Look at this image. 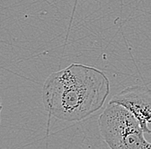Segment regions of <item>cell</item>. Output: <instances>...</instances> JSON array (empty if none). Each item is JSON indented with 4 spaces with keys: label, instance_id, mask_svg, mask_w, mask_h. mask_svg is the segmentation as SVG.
<instances>
[{
    "label": "cell",
    "instance_id": "1",
    "mask_svg": "<svg viewBox=\"0 0 151 149\" xmlns=\"http://www.w3.org/2000/svg\"><path fill=\"white\" fill-rule=\"evenodd\" d=\"M110 93V81L94 66L73 63L48 76L42 88V101L57 119L80 121L98 111Z\"/></svg>",
    "mask_w": 151,
    "mask_h": 149
},
{
    "label": "cell",
    "instance_id": "2",
    "mask_svg": "<svg viewBox=\"0 0 151 149\" xmlns=\"http://www.w3.org/2000/svg\"><path fill=\"white\" fill-rule=\"evenodd\" d=\"M102 139L112 149H151L138 120L125 107L109 102L99 117Z\"/></svg>",
    "mask_w": 151,
    "mask_h": 149
},
{
    "label": "cell",
    "instance_id": "3",
    "mask_svg": "<svg viewBox=\"0 0 151 149\" xmlns=\"http://www.w3.org/2000/svg\"><path fill=\"white\" fill-rule=\"evenodd\" d=\"M110 102L125 107L138 120L144 133L151 134V89L146 86H132L113 96Z\"/></svg>",
    "mask_w": 151,
    "mask_h": 149
},
{
    "label": "cell",
    "instance_id": "4",
    "mask_svg": "<svg viewBox=\"0 0 151 149\" xmlns=\"http://www.w3.org/2000/svg\"><path fill=\"white\" fill-rule=\"evenodd\" d=\"M2 100L0 98V122H1V111H2Z\"/></svg>",
    "mask_w": 151,
    "mask_h": 149
}]
</instances>
